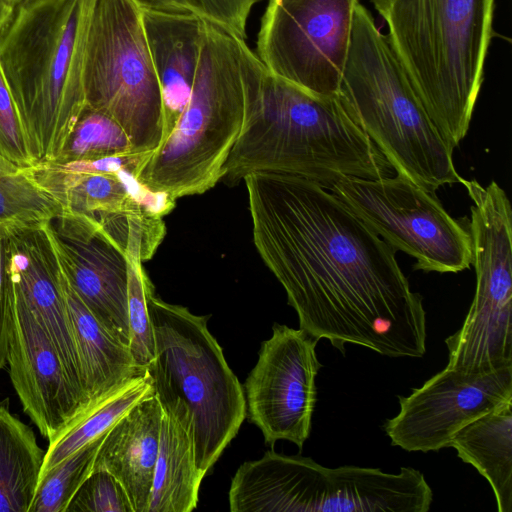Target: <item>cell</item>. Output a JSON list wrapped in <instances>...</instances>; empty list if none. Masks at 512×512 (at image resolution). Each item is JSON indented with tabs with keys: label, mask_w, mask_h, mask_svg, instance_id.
Masks as SVG:
<instances>
[{
	"label": "cell",
	"mask_w": 512,
	"mask_h": 512,
	"mask_svg": "<svg viewBox=\"0 0 512 512\" xmlns=\"http://www.w3.org/2000/svg\"><path fill=\"white\" fill-rule=\"evenodd\" d=\"M162 416L154 393L138 401L110 427L94 463L121 483L134 512H148Z\"/></svg>",
	"instance_id": "d6986e66"
},
{
	"label": "cell",
	"mask_w": 512,
	"mask_h": 512,
	"mask_svg": "<svg viewBox=\"0 0 512 512\" xmlns=\"http://www.w3.org/2000/svg\"><path fill=\"white\" fill-rule=\"evenodd\" d=\"M66 512H134L121 483L109 472L96 469L81 485Z\"/></svg>",
	"instance_id": "f1b7e54d"
},
{
	"label": "cell",
	"mask_w": 512,
	"mask_h": 512,
	"mask_svg": "<svg viewBox=\"0 0 512 512\" xmlns=\"http://www.w3.org/2000/svg\"><path fill=\"white\" fill-rule=\"evenodd\" d=\"M266 70L245 39L206 20L189 100L137 173L138 182L174 201L213 188Z\"/></svg>",
	"instance_id": "277c9868"
},
{
	"label": "cell",
	"mask_w": 512,
	"mask_h": 512,
	"mask_svg": "<svg viewBox=\"0 0 512 512\" xmlns=\"http://www.w3.org/2000/svg\"><path fill=\"white\" fill-rule=\"evenodd\" d=\"M132 152L137 150L124 129L109 115L86 105L53 162L96 160Z\"/></svg>",
	"instance_id": "484cf974"
},
{
	"label": "cell",
	"mask_w": 512,
	"mask_h": 512,
	"mask_svg": "<svg viewBox=\"0 0 512 512\" xmlns=\"http://www.w3.org/2000/svg\"><path fill=\"white\" fill-rule=\"evenodd\" d=\"M7 228L0 226V370L6 366L11 314L10 303L4 278V261Z\"/></svg>",
	"instance_id": "1f68e13d"
},
{
	"label": "cell",
	"mask_w": 512,
	"mask_h": 512,
	"mask_svg": "<svg viewBox=\"0 0 512 512\" xmlns=\"http://www.w3.org/2000/svg\"><path fill=\"white\" fill-rule=\"evenodd\" d=\"M144 3L165 8V9H171L176 11H192L191 6L189 5L188 0H141Z\"/></svg>",
	"instance_id": "d6a6232c"
},
{
	"label": "cell",
	"mask_w": 512,
	"mask_h": 512,
	"mask_svg": "<svg viewBox=\"0 0 512 512\" xmlns=\"http://www.w3.org/2000/svg\"><path fill=\"white\" fill-rule=\"evenodd\" d=\"M43 228L66 279L92 313L129 347L128 259L87 216L62 212Z\"/></svg>",
	"instance_id": "9a60e30c"
},
{
	"label": "cell",
	"mask_w": 512,
	"mask_h": 512,
	"mask_svg": "<svg viewBox=\"0 0 512 512\" xmlns=\"http://www.w3.org/2000/svg\"><path fill=\"white\" fill-rule=\"evenodd\" d=\"M63 210L20 167L0 152V226L42 227Z\"/></svg>",
	"instance_id": "d4e9b609"
},
{
	"label": "cell",
	"mask_w": 512,
	"mask_h": 512,
	"mask_svg": "<svg viewBox=\"0 0 512 512\" xmlns=\"http://www.w3.org/2000/svg\"><path fill=\"white\" fill-rule=\"evenodd\" d=\"M0 152L20 167H29V156L17 111L0 70Z\"/></svg>",
	"instance_id": "f546056e"
},
{
	"label": "cell",
	"mask_w": 512,
	"mask_h": 512,
	"mask_svg": "<svg viewBox=\"0 0 512 512\" xmlns=\"http://www.w3.org/2000/svg\"><path fill=\"white\" fill-rule=\"evenodd\" d=\"M13 8V6L8 4L4 0H0V31L7 22L8 18L10 17Z\"/></svg>",
	"instance_id": "836d02e7"
},
{
	"label": "cell",
	"mask_w": 512,
	"mask_h": 512,
	"mask_svg": "<svg viewBox=\"0 0 512 512\" xmlns=\"http://www.w3.org/2000/svg\"><path fill=\"white\" fill-rule=\"evenodd\" d=\"M359 0H269L257 56L273 75L314 95H338Z\"/></svg>",
	"instance_id": "8fae6325"
},
{
	"label": "cell",
	"mask_w": 512,
	"mask_h": 512,
	"mask_svg": "<svg viewBox=\"0 0 512 512\" xmlns=\"http://www.w3.org/2000/svg\"><path fill=\"white\" fill-rule=\"evenodd\" d=\"M107 432L39 478L29 512H66L71 500L92 473Z\"/></svg>",
	"instance_id": "4316f807"
},
{
	"label": "cell",
	"mask_w": 512,
	"mask_h": 512,
	"mask_svg": "<svg viewBox=\"0 0 512 512\" xmlns=\"http://www.w3.org/2000/svg\"><path fill=\"white\" fill-rule=\"evenodd\" d=\"M260 0H188L192 10L207 21L245 39L253 6Z\"/></svg>",
	"instance_id": "4dcf8cb0"
},
{
	"label": "cell",
	"mask_w": 512,
	"mask_h": 512,
	"mask_svg": "<svg viewBox=\"0 0 512 512\" xmlns=\"http://www.w3.org/2000/svg\"><path fill=\"white\" fill-rule=\"evenodd\" d=\"M461 184L472 201L476 291L461 328L445 339L447 367L483 374L512 367V210L497 182Z\"/></svg>",
	"instance_id": "9c48e42d"
},
{
	"label": "cell",
	"mask_w": 512,
	"mask_h": 512,
	"mask_svg": "<svg viewBox=\"0 0 512 512\" xmlns=\"http://www.w3.org/2000/svg\"><path fill=\"white\" fill-rule=\"evenodd\" d=\"M5 284L11 314L6 365L12 386L23 411L50 441L82 402L41 325L6 279Z\"/></svg>",
	"instance_id": "2e32d148"
},
{
	"label": "cell",
	"mask_w": 512,
	"mask_h": 512,
	"mask_svg": "<svg viewBox=\"0 0 512 512\" xmlns=\"http://www.w3.org/2000/svg\"><path fill=\"white\" fill-rule=\"evenodd\" d=\"M393 171L338 95L311 94L266 70L221 180L235 185L252 173H278L327 188Z\"/></svg>",
	"instance_id": "7a4b0ae2"
},
{
	"label": "cell",
	"mask_w": 512,
	"mask_h": 512,
	"mask_svg": "<svg viewBox=\"0 0 512 512\" xmlns=\"http://www.w3.org/2000/svg\"><path fill=\"white\" fill-rule=\"evenodd\" d=\"M4 276L51 341L85 406L77 352L59 284V265L43 226L7 228Z\"/></svg>",
	"instance_id": "e0dca14e"
},
{
	"label": "cell",
	"mask_w": 512,
	"mask_h": 512,
	"mask_svg": "<svg viewBox=\"0 0 512 512\" xmlns=\"http://www.w3.org/2000/svg\"><path fill=\"white\" fill-rule=\"evenodd\" d=\"M45 451L33 430L0 402V512H29Z\"/></svg>",
	"instance_id": "603a6c76"
},
{
	"label": "cell",
	"mask_w": 512,
	"mask_h": 512,
	"mask_svg": "<svg viewBox=\"0 0 512 512\" xmlns=\"http://www.w3.org/2000/svg\"><path fill=\"white\" fill-rule=\"evenodd\" d=\"M161 406L159 449L148 512H191L197 507L204 478L196 464L192 417L179 399Z\"/></svg>",
	"instance_id": "44dd1931"
},
{
	"label": "cell",
	"mask_w": 512,
	"mask_h": 512,
	"mask_svg": "<svg viewBox=\"0 0 512 512\" xmlns=\"http://www.w3.org/2000/svg\"><path fill=\"white\" fill-rule=\"evenodd\" d=\"M338 96L397 175L436 192L462 183L453 149L435 126L386 36L359 3Z\"/></svg>",
	"instance_id": "8992f818"
},
{
	"label": "cell",
	"mask_w": 512,
	"mask_h": 512,
	"mask_svg": "<svg viewBox=\"0 0 512 512\" xmlns=\"http://www.w3.org/2000/svg\"><path fill=\"white\" fill-rule=\"evenodd\" d=\"M151 394L152 381L145 371L88 403L49 441L40 477L106 433L129 408Z\"/></svg>",
	"instance_id": "cb8c5ba5"
},
{
	"label": "cell",
	"mask_w": 512,
	"mask_h": 512,
	"mask_svg": "<svg viewBox=\"0 0 512 512\" xmlns=\"http://www.w3.org/2000/svg\"><path fill=\"white\" fill-rule=\"evenodd\" d=\"M86 105L112 117L137 151L162 141L160 86L148 49L141 0H97L84 63Z\"/></svg>",
	"instance_id": "ba28073f"
},
{
	"label": "cell",
	"mask_w": 512,
	"mask_h": 512,
	"mask_svg": "<svg viewBox=\"0 0 512 512\" xmlns=\"http://www.w3.org/2000/svg\"><path fill=\"white\" fill-rule=\"evenodd\" d=\"M155 355L146 368L159 402L183 401L191 414L196 464L203 477L237 435L244 389L207 327L210 315L148 296Z\"/></svg>",
	"instance_id": "52a82bcc"
},
{
	"label": "cell",
	"mask_w": 512,
	"mask_h": 512,
	"mask_svg": "<svg viewBox=\"0 0 512 512\" xmlns=\"http://www.w3.org/2000/svg\"><path fill=\"white\" fill-rule=\"evenodd\" d=\"M318 341L301 328L275 323L272 336L261 343L244 387L248 418L266 444L287 440L302 451L311 432L315 379L322 366L315 351Z\"/></svg>",
	"instance_id": "4fadbf2b"
},
{
	"label": "cell",
	"mask_w": 512,
	"mask_h": 512,
	"mask_svg": "<svg viewBox=\"0 0 512 512\" xmlns=\"http://www.w3.org/2000/svg\"><path fill=\"white\" fill-rule=\"evenodd\" d=\"M127 259L129 350L136 369L143 373L155 355L154 329L148 309V296L155 289L142 262L129 255Z\"/></svg>",
	"instance_id": "83f0119b"
},
{
	"label": "cell",
	"mask_w": 512,
	"mask_h": 512,
	"mask_svg": "<svg viewBox=\"0 0 512 512\" xmlns=\"http://www.w3.org/2000/svg\"><path fill=\"white\" fill-rule=\"evenodd\" d=\"M383 428L393 446L408 452L447 448L464 426L512 399V367L469 374L446 366L408 396Z\"/></svg>",
	"instance_id": "5bb4252c"
},
{
	"label": "cell",
	"mask_w": 512,
	"mask_h": 512,
	"mask_svg": "<svg viewBox=\"0 0 512 512\" xmlns=\"http://www.w3.org/2000/svg\"><path fill=\"white\" fill-rule=\"evenodd\" d=\"M4 1L14 7L15 5L22 2L23 0H4Z\"/></svg>",
	"instance_id": "e575fe53"
},
{
	"label": "cell",
	"mask_w": 512,
	"mask_h": 512,
	"mask_svg": "<svg viewBox=\"0 0 512 512\" xmlns=\"http://www.w3.org/2000/svg\"><path fill=\"white\" fill-rule=\"evenodd\" d=\"M448 447L489 482L499 512H512V399L461 428Z\"/></svg>",
	"instance_id": "7402d4cb"
},
{
	"label": "cell",
	"mask_w": 512,
	"mask_h": 512,
	"mask_svg": "<svg viewBox=\"0 0 512 512\" xmlns=\"http://www.w3.org/2000/svg\"><path fill=\"white\" fill-rule=\"evenodd\" d=\"M148 49L160 86L164 142L186 106L196 76L206 19L141 1Z\"/></svg>",
	"instance_id": "ac0fdd59"
},
{
	"label": "cell",
	"mask_w": 512,
	"mask_h": 512,
	"mask_svg": "<svg viewBox=\"0 0 512 512\" xmlns=\"http://www.w3.org/2000/svg\"><path fill=\"white\" fill-rule=\"evenodd\" d=\"M326 189L396 252L415 258V270L458 273L470 268V231L444 209L435 192L397 174L346 177Z\"/></svg>",
	"instance_id": "30bf717a"
},
{
	"label": "cell",
	"mask_w": 512,
	"mask_h": 512,
	"mask_svg": "<svg viewBox=\"0 0 512 512\" xmlns=\"http://www.w3.org/2000/svg\"><path fill=\"white\" fill-rule=\"evenodd\" d=\"M59 284L71 325L87 405L142 373L136 369L129 347L85 305L60 266Z\"/></svg>",
	"instance_id": "ffe728a7"
},
{
	"label": "cell",
	"mask_w": 512,
	"mask_h": 512,
	"mask_svg": "<svg viewBox=\"0 0 512 512\" xmlns=\"http://www.w3.org/2000/svg\"><path fill=\"white\" fill-rule=\"evenodd\" d=\"M243 180L255 247L301 329L342 354L352 343L392 358L424 356L423 297L388 243L315 181L278 173Z\"/></svg>",
	"instance_id": "6da1fadb"
},
{
	"label": "cell",
	"mask_w": 512,
	"mask_h": 512,
	"mask_svg": "<svg viewBox=\"0 0 512 512\" xmlns=\"http://www.w3.org/2000/svg\"><path fill=\"white\" fill-rule=\"evenodd\" d=\"M23 169L63 212L94 220L127 255L147 261L162 243L166 234L163 218L175 201L138 182V170L75 173L51 162Z\"/></svg>",
	"instance_id": "7c38bea8"
},
{
	"label": "cell",
	"mask_w": 512,
	"mask_h": 512,
	"mask_svg": "<svg viewBox=\"0 0 512 512\" xmlns=\"http://www.w3.org/2000/svg\"><path fill=\"white\" fill-rule=\"evenodd\" d=\"M431 120L452 149L467 135L482 86L495 0H370Z\"/></svg>",
	"instance_id": "5b68a950"
},
{
	"label": "cell",
	"mask_w": 512,
	"mask_h": 512,
	"mask_svg": "<svg viewBox=\"0 0 512 512\" xmlns=\"http://www.w3.org/2000/svg\"><path fill=\"white\" fill-rule=\"evenodd\" d=\"M97 0H23L0 31V70L34 164L53 162L86 106L84 63Z\"/></svg>",
	"instance_id": "3957f363"
}]
</instances>
